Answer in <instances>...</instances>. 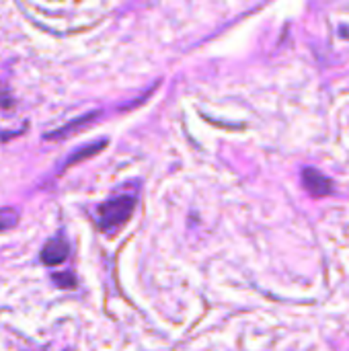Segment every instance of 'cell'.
Here are the masks:
<instances>
[{
  "instance_id": "obj_7",
  "label": "cell",
  "mask_w": 349,
  "mask_h": 351,
  "mask_svg": "<svg viewBox=\"0 0 349 351\" xmlns=\"http://www.w3.org/2000/svg\"><path fill=\"white\" fill-rule=\"evenodd\" d=\"M53 284L64 288V290H74L76 288V276L72 271H64V274H53L51 276Z\"/></svg>"
},
{
  "instance_id": "obj_3",
  "label": "cell",
  "mask_w": 349,
  "mask_h": 351,
  "mask_svg": "<svg viewBox=\"0 0 349 351\" xmlns=\"http://www.w3.org/2000/svg\"><path fill=\"white\" fill-rule=\"evenodd\" d=\"M302 185L315 197H327L333 193V181L317 169H304L302 171Z\"/></svg>"
},
{
  "instance_id": "obj_2",
  "label": "cell",
  "mask_w": 349,
  "mask_h": 351,
  "mask_svg": "<svg viewBox=\"0 0 349 351\" xmlns=\"http://www.w3.org/2000/svg\"><path fill=\"white\" fill-rule=\"evenodd\" d=\"M68 255H70V245L62 234H58L43 245V249L39 253V261L47 267H56V265L64 263L68 259Z\"/></svg>"
},
{
  "instance_id": "obj_1",
  "label": "cell",
  "mask_w": 349,
  "mask_h": 351,
  "mask_svg": "<svg viewBox=\"0 0 349 351\" xmlns=\"http://www.w3.org/2000/svg\"><path fill=\"white\" fill-rule=\"evenodd\" d=\"M134 208H136V197L130 195V193L109 197L107 202H103L97 208V224H99V228L103 232H107V234L117 232L132 218Z\"/></svg>"
},
{
  "instance_id": "obj_5",
  "label": "cell",
  "mask_w": 349,
  "mask_h": 351,
  "mask_svg": "<svg viewBox=\"0 0 349 351\" xmlns=\"http://www.w3.org/2000/svg\"><path fill=\"white\" fill-rule=\"evenodd\" d=\"M105 146V140H101V142H95V144H86V146H82V150H78V152H74L68 160H66V167H70V165H74V162H78V160H82V158H88V156H93V154H97L101 148Z\"/></svg>"
},
{
  "instance_id": "obj_6",
  "label": "cell",
  "mask_w": 349,
  "mask_h": 351,
  "mask_svg": "<svg viewBox=\"0 0 349 351\" xmlns=\"http://www.w3.org/2000/svg\"><path fill=\"white\" fill-rule=\"evenodd\" d=\"M19 224V212L14 208H0V232L10 230Z\"/></svg>"
},
{
  "instance_id": "obj_8",
  "label": "cell",
  "mask_w": 349,
  "mask_h": 351,
  "mask_svg": "<svg viewBox=\"0 0 349 351\" xmlns=\"http://www.w3.org/2000/svg\"><path fill=\"white\" fill-rule=\"evenodd\" d=\"M12 107H14L12 93H10L8 86L0 80V109H12Z\"/></svg>"
},
{
  "instance_id": "obj_4",
  "label": "cell",
  "mask_w": 349,
  "mask_h": 351,
  "mask_svg": "<svg viewBox=\"0 0 349 351\" xmlns=\"http://www.w3.org/2000/svg\"><path fill=\"white\" fill-rule=\"evenodd\" d=\"M97 115H99V111L82 115V117H78V119L70 121L68 125H64L62 130H56V134H49V136H47V140H62V138H68V136H72L74 132H78L80 128H86L88 123H93V121L97 119Z\"/></svg>"
}]
</instances>
